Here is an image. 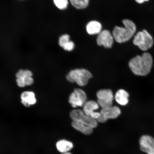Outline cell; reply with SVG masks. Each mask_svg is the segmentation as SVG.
Returning a JSON list of instances; mask_svg holds the SVG:
<instances>
[{"mask_svg": "<svg viewBox=\"0 0 154 154\" xmlns=\"http://www.w3.org/2000/svg\"><path fill=\"white\" fill-rule=\"evenodd\" d=\"M33 75V72L31 70L28 69L24 70L20 69L15 74V77L17 78L23 77H32Z\"/></svg>", "mask_w": 154, "mask_h": 154, "instance_id": "d6986e66", "label": "cell"}, {"mask_svg": "<svg viewBox=\"0 0 154 154\" xmlns=\"http://www.w3.org/2000/svg\"><path fill=\"white\" fill-rule=\"evenodd\" d=\"M83 107V111L86 115L96 120L99 118L100 112L95 111L99 108V105L97 102L91 100L87 101Z\"/></svg>", "mask_w": 154, "mask_h": 154, "instance_id": "8fae6325", "label": "cell"}, {"mask_svg": "<svg viewBox=\"0 0 154 154\" xmlns=\"http://www.w3.org/2000/svg\"><path fill=\"white\" fill-rule=\"evenodd\" d=\"M72 126L75 129L87 135L91 134L93 131V128L79 121H73Z\"/></svg>", "mask_w": 154, "mask_h": 154, "instance_id": "9a60e30c", "label": "cell"}, {"mask_svg": "<svg viewBox=\"0 0 154 154\" xmlns=\"http://www.w3.org/2000/svg\"><path fill=\"white\" fill-rule=\"evenodd\" d=\"M18 1H26V0H18Z\"/></svg>", "mask_w": 154, "mask_h": 154, "instance_id": "d4e9b609", "label": "cell"}, {"mask_svg": "<svg viewBox=\"0 0 154 154\" xmlns=\"http://www.w3.org/2000/svg\"><path fill=\"white\" fill-rule=\"evenodd\" d=\"M62 154H72V153L70 152H67L62 153Z\"/></svg>", "mask_w": 154, "mask_h": 154, "instance_id": "cb8c5ba5", "label": "cell"}, {"mask_svg": "<svg viewBox=\"0 0 154 154\" xmlns=\"http://www.w3.org/2000/svg\"><path fill=\"white\" fill-rule=\"evenodd\" d=\"M70 41V36L68 34H63L59 38V45L63 48Z\"/></svg>", "mask_w": 154, "mask_h": 154, "instance_id": "ffe728a7", "label": "cell"}, {"mask_svg": "<svg viewBox=\"0 0 154 154\" xmlns=\"http://www.w3.org/2000/svg\"><path fill=\"white\" fill-rule=\"evenodd\" d=\"M100 116L97 120L98 122L105 123L109 119H116L121 114V111L117 106H111L102 109L100 111Z\"/></svg>", "mask_w": 154, "mask_h": 154, "instance_id": "ba28073f", "label": "cell"}, {"mask_svg": "<svg viewBox=\"0 0 154 154\" xmlns=\"http://www.w3.org/2000/svg\"><path fill=\"white\" fill-rule=\"evenodd\" d=\"M133 42L134 45L138 46L142 51H146L152 47L153 40L152 36L147 31L143 30L138 32L135 35Z\"/></svg>", "mask_w": 154, "mask_h": 154, "instance_id": "277c9868", "label": "cell"}, {"mask_svg": "<svg viewBox=\"0 0 154 154\" xmlns=\"http://www.w3.org/2000/svg\"><path fill=\"white\" fill-rule=\"evenodd\" d=\"M54 5L60 10L66 9L69 5V0H53Z\"/></svg>", "mask_w": 154, "mask_h": 154, "instance_id": "ac0fdd59", "label": "cell"}, {"mask_svg": "<svg viewBox=\"0 0 154 154\" xmlns=\"http://www.w3.org/2000/svg\"><path fill=\"white\" fill-rule=\"evenodd\" d=\"M112 34L109 31L104 30L98 34L97 38V43L99 46H103L105 48H111L114 42Z\"/></svg>", "mask_w": 154, "mask_h": 154, "instance_id": "9c48e42d", "label": "cell"}, {"mask_svg": "<svg viewBox=\"0 0 154 154\" xmlns=\"http://www.w3.org/2000/svg\"><path fill=\"white\" fill-rule=\"evenodd\" d=\"M124 27L115 26L112 31L114 40L117 43H122L129 40L136 31L135 24L129 19H125L122 21Z\"/></svg>", "mask_w": 154, "mask_h": 154, "instance_id": "7a4b0ae2", "label": "cell"}, {"mask_svg": "<svg viewBox=\"0 0 154 154\" xmlns=\"http://www.w3.org/2000/svg\"><path fill=\"white\" fill-rule=\"evenodd\" d=\"M70 117L73 121H79L92 128L97 126V120L86 115L81 109H73L71 111Z\"/></svg>", "mask_w": 154, "mask_h": 154, "instance_id": "5b68a950", "label": "cell"}, {"mask_svg": "<svg viewBox=\"0 0 154 154\" xmlns=\"http://www.w3.org/2000/svg\"><path fill=\"white\" fill-rule=\"evenodd\" d=\"M75 48V44L72 41H70L63 48L65 51H72Z\"/></svg>", "mask_w": 154, "mask_h": 154, "instance_id": "7402d4cb", "label": "cell"}, {"mask_svg": "<svg viewBox=\"0 0 154 154\" xmlns=\"http://www.w3.org/2000/svg\"><path fill=\"white\" fill-rule=\"evenodd\" d=\"M140 148L148 154H154V139L149 135L142 136L140 140Z\"/></svg>", "mask_w": 154, "mask_h": 154, "instance_id": "30bf717a", "label": "cell"}, {"mask_svg": "<svg viewBox=\"0 0 154 154\" xmlns=\"http://www.w3.org/2000/svg\"><path fill=\"white\" fill-rule=\"evenodd\" d=\"M102 26L99 22L96 20L90 21L86 25V30L88 33L92 35L99 34L102 31Z\"/></svg>", "mask_w": 154, "mask_h": 154, "instance_id": "5bb4252c", "label": "cell"}, {"mask_svg": "<svg viewBox=\"0 0 154 154\" xmlns=\"http://www.w3.org/2000/svg\"><path fill=\"white\" fill-rule=\"evenodd\" d=\"M73 7L77 9L86 8L89 5L90 0H69Z\"/></svg>", "mask_w": 154, "mask_h": 154, "instance_id": "e0dca14e", "label": "cell"}, {"mask_svg": "<svg viewBox=\"0 0 154 154\" xmlns=\"http://www.w3.org/2000/svg\"><path fill=\"white\" fill-rule=\"evenodd\" d=\"M97 103L102 109L107 108L112 106L113 95L110 89H102L97 92Z\"/></svg>", "mask_w": 154, "mask_h": 154, "instance_id": "8992f818", "label": "cell"}, {"mask_svg": "<svg viewBox=\"0 0 154 154\" xmlns=\"http://www.w3.org/2000/svg\"><path fill=\"white\" fill-rule=\"evenodd\" d=\"M55 146L57 151L62 154L71 151L74 147V144L69 140L62 139L57 141Z\"/></svg>", "mask_w": 154, "mask_h": 154, "instance_id": "4fadbf2b", "label": "cell"}, {"mask_svg": "<svg viewBox=\"0 0 154 154\" xmlns=\"http://www.w3.org/2000/svg\"><path fill=\"white\" fill-rule=\"evenodd\" d=\"M129 94L123 89L117 91L115 95V100L119 104L122 106L126 105L128 103Z\"/></svg>", "mask_w": 154, "mask_h": 154, "instance_id": "2e32d148", "label": "cell"}, {"mask_svg": "<svg viewBox=\"0 0 154 154\" xmlns=\"http://www.w3.org/2000/svg\"><path fill=\"white\" fill-rule=\"evenodd\" d=\"M153 58L150 54L144 53L131 60L128 63L131 70L137 76H145L151 72L153 65Z\"/></svg>", "mask_w": 154, "mask_h": 154, "instance_id": "6da1fadb", "label": "cell"}, {"mask_svg": "<svg viewBox=\"0 0 154 154\" xmlns=\"http://www.w3.org/2000/svg\"><path fill=\"white\" fill-rule=\"evenodd\" d=\"M25 77H21V78H17L16 79V82L17 85L19 88H24L26 86L25 81Z\"/></svg>", "mask_w": 154, "mask_h": 154, "instance_id": "44dd1931", "label": "cell"}, {"mask_svg": "<svg viewBox=\"0 0 154 154\" xmlns=\"http://www.w3.org/2000/svg\"><path fill=\"white\" fill-rule=\"evenodd\" d=\"M136 2L139 4H142L144 2H148L149 0H135Z\"/></svg>", "mask_w": 154, "mask_h": 154, "instance_id": "603a6c76", "label": "cell"}, {"mask_svg": "<svg viewBox=\"0 0 154 154\" xmlns=\"http://www.w3.org/2000/svg\"><path fill=\"white\" fill-rule=\"evenodd\" d=\"M92 75L89 71L84 69H75L71 70L66 76V79L70 82H76L79 86H84L88 84Z\"/></svg>", "mask_w": 154, "mask_h": 154, "instance_id": "3957f363", "label": "cell"}, {"mask_svg": "<svg viewBox=\"0 0 154 154\" xmlns=\"http://www.w3.org/2000/svg\"><path fill=\"white\" fill-rule=\"evenodd\" d=\"M87 101L85 92L80 88H76L69 96V102L73 108L83 106Z\"/></svg>", "mask_w": 154, "mask_h": 154, "instance_id": "52a82bcc", "label": "cell"}, {"mask_svg": "<svg viewBox=\"0 0 154 154\" xmlns=\"http://www.w3.org/2000/svg\"><path fill=\"white\" fill-rule=\"evenodd\" d=\"M21 103L26 107H29L35 105L37 103L35 93L31 91L23 92L20 95Z\"/></svg>", "mask_w": 154, "mask_h": 154, "instance_id": "7c38bea8", "label": "cell"}]
</instances>
